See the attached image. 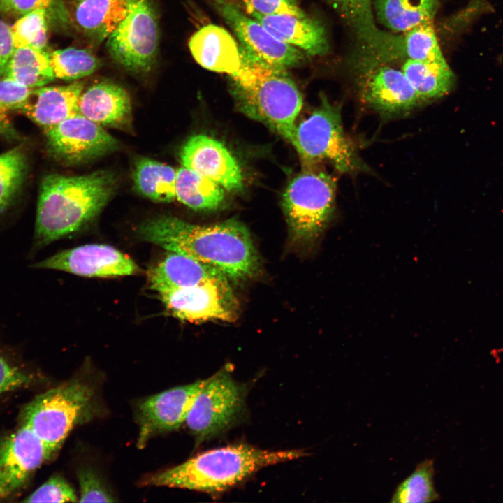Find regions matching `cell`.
<instances>
[{"label":"cell","mask_w":503,"mask_h":503,"mask_svg":"<svg viewBox=\"0 0 503 503\" xmlns=\"http://www.w3.org/2000/svg\"><path fill=\"white\" fill-rule=\"evenodd\" d=\"M138 233L145 241L208 265L233 280L252 277L258 270L250 233L235 219L201 226L159 216L143 222Z\"/></svg>","instance_id":"obj_1"},{"label":"cell","mask_w":503,"mask_h":503,"mask_svg":"<svg viewBox=\"0 0 503 503\" xmlns=\"http://www.w3.org/2000/svg\"><path fill=\"white\" fill-rule=\"evenodd\" d=\"M116 184L115 175L108 170L76 176H45L41 184L37 206L35 247L82 228L106 205Z\"/></svg>","instance_id":"obj_2"},{"label":"cell","mask_w":503,"mask_h":503,"mask_svg":"<svg viewBox=\"0 0 503 503\" xmlns=\"http://www.w3.org/2000/svg\"><path fill=\"white\" fill-rule=\"evenodd\" d=\"M307 455L302 449L270 451L245 444L230 445L201 453L173 468L148 476L143 484L217 493L265 467Z\"/></svg>","instance_id":"obj_3"},{"label":"cell","mask_w":503,"mask_h":503,"mask_svg":"<svg viewBox=\"0 0 503 503\" xmlns=\"http://www.w3.org/2000/svg\"><path fill=\"white\" fill-rule=\"evenodd\" d=\"M240 52V66L229 76L240 109L292 145L301 93L285 68L267 63L242 45Z\"/></svg>","instance_id":"obj_4"},{"label":"cell","mask_w":503,"mask_h":503,"mask_svg":"<svg viewBox=\"0 0 503 503\" xmlns=\"http://www.w3.org/2000/svg\"><path fill=\"white\" fill-rule=\"evenodd\" d=\"M96 409L94 388L73 379L34 398L24 408L20 423L54 454L75 426L92 418Z\"/></svg>","instance_id":"obj_5"},{"label":"cell","mask_w":503,"mask_h":503,"mask_svg":"<svg viewBox=\"0 0 503 503\" xmlns=\"http://www.w3.org/2000/svg\"><path fill=\"white\" fill-rule=\"evenodd\" d=\"M292 145L305 168L326 161L341 173L368 170L344 131L340 107L330 103L324 96L311 115L296 125Z\"/></svg>","instance_id":"obj_6"},{"label":"cell","mask_w":503,"mask_h":503,"mask_svg":"<svg viewBox=\"0 0 503 503\" xmlns=\"http://www.w3.org/2000/svg\"><path fill=\"white\" fill-rule=\"evenodd\" d=\"M336 184L327 173L306 168L287 185L282 205L293 238L298 242L315 241L335 209Z\"/></svg>","instance_id":"obj_7"},{"label":"cell","mask_w":503,"mask_h":503,"mask_svg":"<svg viewBox=\"0 0 503 503\" xmlns=\"http://www.w3.org/2000/svg\"><path fill=\"white\" fill-rule=\"evenodd\" d=\"M107 48L127 71L144 73L153 66L158 48L156 15L149 0H132L130 10L107 38Z\"/></svg>","instance_id":"obj_8"},{"label":"cell","mask_w":503,"mask_h":503,"mask_svg":"<svg viewBox=\"0 0 503 503\" xmlns=\"http://www.w3.org/2000/svg\"><path fill=\"white\" fill-rule=\"evenodd\" d=\"M244 404L240 386L226 370L207 378L194 399L185 423L198 443L232 424Z\"/></svg>","instance_id":"obj_9"},{"label":"cell","mask_w":503,"mask_h":503,"mask_svg":"<svg viewBox=\"0 0 503 503\" xmlns=\"http://www.w3.org/2000/svg\"><path fill=\"white\" fill-rule=\"evenodd\" d=\"M228 277L187 288L159 293L166 310L189 322L220 320L231 322L238 316V301Z\"/></svg>","instance_id":"obj_10"},{"label":"cell","mask_w":503,"mask_h":503,"mask_svg":"<svg viewBox=\"0 0 503 503\" xmlns=\"http://www.w3.org/2000/svg\"><path fill=\"white\" fill-rule=\"evenodd\" d=\"M53 453L26 425L0 440V502L19 494Z\"/></svg>","instance_id":"obj_11"},{"label":"cell","mask_w":503,"mask_h":503,"mask_svg":"<svg viewBox=\"0 0 503 503\" xmlns=\"http://www.w3.org/2000/svg\"><path fill=\"white\" fill-rule=\"evenodd\" d=\"M50 150L69 164L92 161L116 150V138L80 113L45 130Z\"/></svg>","instance_id":"obj_12"},{"label":"cell","mask_w":503,"mask_h":503,"mask_svg":"<svg viewBox=\"0 0 503 503\" xmlns=\"http://www.w3.org/2000/svg\"><path fill=\"white\" fill-rule=\"evenodd\" d=\"M33 267L88 277H115L140 272V268L129 256L112 246L103 244L85 245L64 250L36 263Z\"/></svg>","instance_id":"obj_13"},{"label":"cell","mask_w":503,"mask_h":503,"mask_svg":"<svg viewBox=\"0 0 503 503\" xmlns=\"http://www.w3.org/2000/svg\"><path fill=\"white\" fill-rule=\"evenodd\" d=\"M206 379L155 394L140 404L138 415L139 448L143 447L152 437L177 430L185 423L194 399Z\"/></svg>","instance_id":"obj_14"},{"label":"cell","mask_w":503,"mask_h":503,"mask_svg":"<svg viewBox=\"0 0 503 503\" xmlns=\"http://www.w3.org/2000/svg\"><path fill=\"white\" fill-rule=\"evenodd\" d=\"M213 1L241 45L262 60L285 68L303 61V54L300 50L274 37L258 21L246 16L231 3L226 0Z\"/></svg>","instance_id":"obj_15"},{"label":"cell","mask_w":503,"mask_h":503,"mask_svg":"<svg viewBox=\"0 0 503 503\" xmlns=\"http://www.w3.org/2000/svg\"><path fill=\"white\" fill-rule=\"evenodd\" d=\"M182 164L228 191L240 190L243 176L233 155L220 141L206 135L190 137L181 148Z\"/></svg>","instance_id":"obj_16"},{"label":"cell","mask_w":503,"mask_h":503,"mask_svg":"<svg viewBox=\"0 0 503 503\" xmlns=\"http://www.w3.org/2000/svg\"><path fill=\"white\" fill-rule=\"evenodd\" d=\"M360 95L364 103L386 117L407 113L421 102L402 71L386 66L367 73Z\"/></svg>","instance_id":"obj_17"},{"label":"cell","mask_w":503,"mask_h":503,"mask_svg":"<svg viewBox=\"0 0 503 503\" xmlns=\"http://www.w3.org/2000/svg\"><path fill=\"white\" fill-rule=\"evenodd\" d=\"M78 112L101 126L124 129L131 125L130 96L124 88L110 82H101L82 91Z\"/></svg>","instance_id":"obj_18"},{"label":"cell","mask_w":503,"mask_h":503,"mask_svg":"<svg viewBox=\"0 0 503 503\" xmlns=\"http://www.w3.org/2000/svg\"><path fill=\"white\" fill-rule=\"evenodd\" d=\"M253 18L278 40L312 56L325 55L329 50L323 25L308 17L290 15H263L249 10Z\"/></svg>","instance_id":"obj_19"},{"label":"cell","mask_w":503,"mask_h":503,"mask_svg":"<svg viewBox=\"0 0 503 503\" xmlns=\"http://www.w3.org/2000/svg\"><path fill=\"white\" fill-rule=\"evenodd\" d=\"M227 277L218 270L187 256L169 252L147 271L150 288L159 293Z\"/></svg>","instance_id":"obj_20"},{"label":"cell","mask_w":503,"mask_h":503,"mask_svg":"<svg viewBox=\"0 0 503 503\" xmlns=\"http://www.w3.org/2000/svg\"><path fill=\"white\" fill-rule=\"evenodd\" d=\"M83 87L82 82H74L35 88L20 112L45 130L79 113L78 100Z\"/></svg>","instance_id":"obj_21"},{"label":"cell","mask_w":503,"mask_h":503,"mask_svg":"<svg viewBox=\"0 0 503 503\" xmlns=\"http://www.w3.org/2000/svg\"><path fill=\"white\" fill-rule=\"evenodd\" d=\"M195 61L203 68L228 75L240 66V48L224 28L209 24L197 30L189 41Z\"/></svg>","instance_id":"obj_22"},{"label":"cell","mask_w":503,"mask_h":503,"mask_svg":"<svg viewBox=\"0 0 503 503\" xmlns=\"http://www.w3.org/2000/svg\"><path fill=\"white\" fill-rule=\"evenodd\" d=\"M132 0H73L69 20L95 40L108 38L128 15Z\"/></svg>","instance_id":"obj_23"},{"label":"cell","mask_w":503,"mask_h":503,"mask_svg":"<svg viewBox=\"0 0 503 503\" xmlns=\"http://www.w3.org/2000/svg\"><path fill=\"white\" fill-rule=\"evenodd\" d=\"M324 1L352 28L369 54L378 58L391 49L395 36L386 34L377 27L372 13V0Z\"/></svg>","instance_id":"obj_24"},{"label":"cell","mask_w":503,"mask_h":503,"mask_svg":"<svg viewBox=\"0 0 503 503\" xmlns=\"http://www.w3.org/2000/svg\"><path fill=\"white\" fill-rule=\"evenodd\" d=\"M379 22L395 32H407L423 24L432 22L439 4L437 0H374Z\"/></svg>","instance_id":"obj_25"},{"label":"cell","mask_w":503,"mask_h":503,"mask_svg":"<svg viewBox=\"0 0 503 503\" xmlns=\"http://www.w3.org/2000/svg\"><path fill=\"white\" fill-rule=\"evenodd\" d=\"M402 72L421 101H430L447 94L455 84V75L446 60L421 61L407 59Z\"/></svg>","instance_id":"obj_26"},{"label":"cell","mask_w":503,"mask_h":503,"mask_svg":"<svg viewBox=\"0 0 503 503\" xmlns=\"http://www.w3.org/2000/svg\"><path fill=\"white\" fill-rule=\"evenodd\" d=\"M175 190V199L194 210H214L224 199L222 187L184 166L176 170Z\"/></svg>","instance_id":"obj_27"},{"label":"cell","mask_w":503,"mask_h":503,"mask_svg":"<svg viewBox=\"0 0 503 503\" xmlns=\"http://www.w3.org/2000/svg\"><path fill=\"white\" fill-rule=\"evenodd\" d=\"M3 77L30 88H38L55 78L45 50L30 47L15 49Z\"/></svg>","instance_id":"obj_28"},{"label":"cell","mask_w":503,"mask_h":503,"mask_svg":"<svg viewBox=\"0 0 503 503\" xmlns=\"http://www.w3.org/2000/svg\"><path fill=\"white\" fill-rule=\"evenodd\" d=\"M133 180L139 193L153 201L168 203L175 199L176 170L166 163L140 159L135 164Z\"/></svg>","instance_id":"obj_29"},{"label":"cell","mask_w":503,"mask_h":503,"mask_svg":"<svg viewBox=\"0 0 503 503\" xmlns=\"http://www.w3.org/2000/svg\"><path fill=\"white\" fill-rule=\"evenodd\" d=\"M435 467L432 459L418 463L414 472L396 488L390 500L393 503H427L440 499L434 484Z\"/></svg>","instance_id":"obj_30"},{"label":"cell","mask_w":503,"mask_h":503,"mask_svg":"<svg viewBox=\"0 0 503 503\" xmlns=\"http://www.w3.org/2000/svg\"><path fill=\"white\" fill-rule=\"evenodd\" d=\"M55 78L72 80L91 75L100 66V61L85 49L66 48L50 54Z\"/></svg>","instance_id":"obj_31"},{"label":"cell","mask_w":503,"mask_h":503,"mask_svg":"<svg viewBox=\"0 0 503 503\" xmlns=\"http://www.w3.org/2000/svg\"><path fill=\"white\" fill-rule=\"evenodd\" d=\"M27 157L21 147L0 154V216L9 207L27 172Z\"/></svg>","instance_id":"obj_32"},{"label":"cell","mask_w":503,"mask_h":503,"mask_svg":"<svg viewBox=\"0 0 503 503\" xmlns=\"http://www.w3.org/2000/svg\"><path fill=\"white\" fill-rule=\"evenodd\" d=\"M48 20L46 12L42 9L33 10L19 18L10 27L15 48L30 47L45 50Z\"/></svg>","instance_id":"obj_33"},{"label":"cell","mask_w":503,"mask_h":503,"mask_svg":"<svg viewBox=\"0 0 503 503\" xmlns=\"http://www.w3.org/2000/svg\"><path fill=\"white\" fill-rule=\"evenodd\" d=\"M403 52L409 59L421 61L444 60L432 22L423 24L405 33Z\"/></svg>","instance_id":"obj_34"},{"label":"cell","mask_w":503,"mask_h":503,"mask_svg":"<svg viewBox=\"0 0 503 503\" xmlns=\"http://www.w3.org/2000/svg\"><path fill=\"white\" fill-rule=\"evenodd\" d=\"M34 89L5 77L0 80V135L10 139L16 136L11 114L20 111Z\"/></svg>","instance_id":"obj_35"},{"label":"cell","mask_w":503,"mask_h":503,"mask_svg":"<svg viewBox=\"0 0 503 503\" xmlns=\"http://www.w3.org/2000/svg\"><path fill=\"white\" fill-rule=\"evenodd\" d=\"M37 375L0 353V397L34 386Z\"/></svg>","instance_id":"obj_36"},{"label":"cell","mask_w":503,"mask_h":503,"mask_svg":"<svg viewBox=\"0 0 503 503\" xmlns=\"http://www.w3.org/2000/svg\"><path fill=\"white\" fill-rule=\"evenodd\" d=\"M77 495L61 476L54 475L28 495L24 502H76Z\"/></svg>","instance_id":"obj_37"},{"label":"cell","mask_w":503,"mask_h":503,"mask_svg":"<svg viewBox=\"0 0 503 503\" xmlns=\"http://www.w3.org/2000/svg\"><path fill=\"white\" fill-rule=\"evenodd\" d=\"M44 10L50 20L61 23L70 21L63 0H6V13L24 15L35 10Z\"/></svg>","instance_id":"obj_38"},{"label":"cell","mask_w":503,"mask_h":503,"mask_svg":"<svg viewBox=\"0 0 503 503\" xmlns=\"http://www.w3.org/2000/svg\"><path fill=\"white\" fill-rule=\"evenodd\" d=\"M78 478L80 487V502H111L115 501L93 472L89 469L81 470L78 473Z\"/></svg>","instance_id":"obj_39"},{"label":"cell","mask_w":503,"mask_h":503,"mask_svg":"<svg viewBox=\"0 0 503 503\" xmlns=\"http://www.w3.org/2000/svg\"><path fill=\"white\" fill-rule=\"evenodd\" d=\"M248 10L263 15H290L305 17L297 0H247Z\"/></svg>","instance_id":"obj_40"},{"label":"cell","mask_w":503,"mask_h":503,"mask_svg":"<svg viewBox=\"0 0 503 503\" xmlns=\"http://www.w3.org/2000/svg\"><path fill=\"white\" fill-rule=\"evenodd\" d=\"M15 49L10 27L0 20V76L3 75Z\"/></svg>","instance_id":"obj_41"},{"label":"cell","mask_w":503,"mask_h":503,"mask_svg":"<svg viewBox=\"0 0 503 503\" xmlns=\"http://www.w3.org/2000/svg\"><path fill=\"white\" fill-rule=\"evenodd\" d=\"M6 0H0V12L6 13Z\"/></svg>","instance_id":"obj_42"}]
</instances>
